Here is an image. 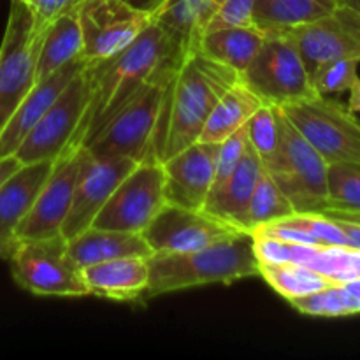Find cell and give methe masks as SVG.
Wrapping results in <instances>:
<instances>
[{"label": "cell", "instance_id": "cell-1", "mask_svg": "<svg viewBox=\"0 0 360 360\" xmlns=\"http://www.w3.org/2000/svg\"><path fill=\"white\" fill-rule=\"evenodd\" d=\"M169 60L183 62L162 28L151 21L125 49L88 63V104L67 150L86 146L104 123L122 108L123 102Z\"/></svg>", "mask_w": 360, "mask_h": 360}, {"label": "cell", "instance_id": "cell-2", "mask_svg": "<svg viewBox=\"0 0 360 360\" xmlns=\"http://www.w3.org/2000/svg\"><path fill=\"white\" fill-rule=\"evenodd\" d=\"M239 79L241 76L236 70L214 62L199 49L185 56L165 88L155 144L157 160L165 162L197 143L217 102Z\"/></svg>", "mask_w": 360, "mask_h": 360}, {"label": "cell", "instance_id": "cell-3", "mask_svg": "<svg viewBox=\"0 0 360 360\" xmlns=\"http://www.w3.org/2000/svg\"><path fill=\"white\" fill-rule=\"evenodd\" d=\"M148 264L150 281L139 302L204 285H229L260 273L253 238L248 232L195 252L155 253Z\"/></svg>", "mask_w": 360, "mask_h": 360}, {"label": "cell", "instance_id": "cell-4", "mask_svg": "<svg viewBox=\"0 0 360 360\" xmlns=\"http://www.w3.org/2000/svg\"><path fill=\"white\" fill-rule=\"evenodd\" d=\"M179 63L181 62L174 60L165 62L150 79L141 84L136 94L123 102L122 108L84 148L97 158L129 157L137 162L157 160L155 144L164 111L165 88Z\"/></svg>", "mask_w": 360, "mask_h": 360}, {"label": "cell", "instance_id": "cell-5", "mask_svg": "<svg viewBox=\"0 0 360 360\" xmlns=\"http://www.w3.org/2000/svg\"><path fill=\"white\" fill-rule=\"evenodd\" d=\"M46 27L48 25L39 23L27 4L11 0L9 18L0 44V132L35 84Z\"/></svg>", "mask_w": 360, "mask_h": 360}, {"label": "cell", "instance_id": "cell-6", "mask_svg": "<svg viewBox=\"0 0 360 360\" xmlns=\"http://www.w3.org/2000/svg\"><path fill=\"white\" fill-rule=\"evenodd\" d=\"M278 108L327 165L360 164V120L347 105L316 94Z\"/></svg>", "mask_w": 360, "mask_h": 360}, {"label": "cell", "instance_id": "cell-7", "mask_svg": "<svg viewBox=\"0 0 360 360\" xmlns=\"http://www.w3.org/2000/svg\"><path fill=\"white\" fill-rule=\"evenodd\" d=\"M7 260L13 280L30 294L56 297L90 295L83 269L67 253L63 236L18 241Z\"/></svg>", "mask_w": 360, "mask_h": 360}, {"label": "cell", "instance_id": "cell-8", "mask_svg": "<svg viewBox=\"0 0 360 360\" xmlns=\"http://www.w3.org/2000/svg\"><path fill=\"white\" fill-rule=\"evenodd\" d=\"M281 111V109H280ZM295 213H322L327 202V162L281 112V146L264 164Z\"/></svg>", "mask_w": 360, "mask_h": 360}, {"label": "cell", "instance_id": "cell-9", "mask_svg": "<svg viewBox=\"0 0 360 360\" xmlns=\"http://www.w3.org/2000/svg\"><path fill=\"white\" fill-rule=\"evenodd\" d=\"M241 81L266 104L285 105L316 95L311 76L294 42L280 30H269Z\"/></svg>", "mask_w": 360, "mask_h": 360}, {"label": "cell", "instance_id": "cell-10", "mask_svg": "<svg viewBox=\"0 0 360 360\" xmlns=\"http://www.w3.org/2000/svg\"><path fill=\"white\" fill-rule=\"evenodd\" d=\"M164 185L165 172L162 162H139L120 181L91 227L141 234L167 204Z\"/></svg>", "mask_w": 360, "mask_h": 360}, {"label": "cell", "instance_id": "cell-11", "mask_svg": "<svg viewBox=\"0 0 360 360\" xmlns=\"http://www.w3.org/2000/svg\"><path fill=\"white\" fill-rule=\"evenodd\" d=\"M86 69L88 63L70 79L55 104L44 112L14 151V157L21 164L56 160L69 148L88 104Z\"/></svg>", "mask_w": 360, "mask_h": 360}, {"label": "cell", "instance_id": "cell-12", "mask_svg": "<svg viewBox=\"0 0 360 360\" xmlns=\"http://www.w3.org/2000/svg\"><path fill=\"white\" fill-rule=\"evenodd\" d=\"M83 56L98 62L132 44L153 21L150 14L134 9L123 0H81L77 6Z\"/></svg>", "mask_w": 360, "mask_h": 360}, {"label": "cell", "instance_id": "cell-13", "mask_svg": "<svg viewBox=\"0 0 360 360\" xmlns=\"http://www.w3.org/2000/svg\"><path fill=\"white\" fill-rule=\"evenodd\" d=\"M143 238L155 253H185L229 241L243 231L207 211L165 204L144 229Z\"/></svg>", "mask_w": 360, "mask_h": 360}, {"label": "cell", "instance_id": "cell-14", "mask_svg": "<svg viewBox=\"0 0 360 360\" xmlns=\"http://www.w3.org/2000/svg\"><path fill=\"white\" fill-rule=\"evenodd\" d=\"M88 158L86 148L65 150L53 164V171L39 192L34 206L18 224L14 238L44 239L62 236V225L72 204L77 178Z\"/></svg>", "mask_w": 360, "mask_h": 360}, {"label": "cell", "instance_id": "cell-15", "mask_svg": "<svg viewBox=\"0 0 360 360\" xmlns=\"http://www.w3.org/2000/svg\"><path fill=\"white\" fill-rule=\"evenodd\" d=\"M301 53L309 76L316 67L330 60L360 62V13L338 6L327 16L311 23L281 28Z\"/></svg>", "mask_w": 360, "mask_h": 360}, {"label": "cell", "instance_id": "cell-16", "mask_svg": "<svg viewBox=\"0 0 360 360\" xmlns=\"http://www.w3.org/2000/svg\"><path fill=\"white\" fill-rule=\"evenodd\" d=\"M139 164L129 157L97 158L88 151V158L77 178L72 204L63 220L60 234L69 241L91 227L94 220L123 178Z\"/></svg>", "mask_w": 360, "mask_h": 360}, {"label": "cell", "instance_id": "cell-17", "mask_svg": "<svg viewBox=\"0 0 360 360\" xmlns=\"http://www.w3.org/2000/svg\"><path fill=\"white\" fill-rule=\"evenodd\" d=\"M217 143L190 144L179 153L162 162L165 172V200L167 204L202 211L214 181Z\"/></svg>", "mask_w": 360, "mask_h": 360}, {"label": "cell", "instance_id": "cell-18", "mask_svg": "<svg viewBox=\"0 0 360 360\" xmlns=\"http://www.w3.org/2000/svg\"><path fill=\"white\" fill-rule=\"evenodd\" d=\"M86 63L90 62L84 60L83 56H79V58L72 60L67 65H63L62 69L49 74L44 79L35 81L34 86L25 95L20 105L14 109V112L7 120L6 125H4L2 132H0V158L14 155V151L23 143L28 132L37 125L39 120L44 116V112L55 104L60 94L65 90L70 79L79 70H83L86 67Z\"/></svg>", "mask_w": 360, "mask_h": 360}, {"label": "cell", "instance_id": "cell-19", "mask_svg": "<svg viewBox=\"0 0 360 360\" xmlns=\"http://www.w3.org/2000/svg\"><path fill=\"white\" fill-rule=\"evenodd\" d=\"M83 276L90 295L139 302L150 281V264L144 257H125L84 267Z\"/></svg>", "mask_w": 360, "mask_h": 360}, {"label": "cell", "instance_id": "cell-20", "mask_svg": "<svg viewBox=\"0 0 360 360\" xmlns=\"http://www.w3.org/2000/svg\"><path fill=\"white\" fill-rule=\"evenodd\" d=\"M264 171H266V167H264L262 160L248 144L241 164L232 172L231 178L220 188L213 190L210 193L204 211L214 214V217L227 221V224L234 225L239 231L246 232L245 220L246 213H248L250 200H252L257 183H259Z\"/></svg>", "mask_w": 360, "mask_h": 360}, {"label": "cell", "instance_id": "cell-21", "mask_svg": "<svg viewBox=\"0 0 360 360\" xmlns=\"http://www.w3.org/2000/svg\"><path fill=\"white\" fill-rule=\"evenodd\" d=\"M224 0H169L153 16L179 60L197 51L207 21Z\"/></svg>", "mask_w": 360, "mask_h": 360}, {"label": "cell", "instance_id": "cell-22", "mask_svg": "<svg viewBox=\"0 0 360 360\" xmlns=\"http://www.w3.org/2000/svg\"><path fill=\"white\" fill-rule=\"evenodd\" d=\"M67 253L77 267L84 269L94 264L125 259V257L150 259L153 250L148 246L143 234L137 232L90 227L67 241Z\"/></svg>", "mask_w": 360, "mask_h": 360}, {"label": "cell", "instance_id": "cell-23", "mask_svg": "<svg viewBox=\"0 0 360 360\" xmlns=\"http://www.w3.org/2000/svg\"><path fill=\"white\" fill-rule=\"evenodd\" d=\"M55 160L21 164L0 183V239H16L18 224L30 211L53 171Z\"/></svg>", "mask_w": 360, "mask_h": 360}, {"label": "cell", "instance_id": "cell-24", "mask_svg": "<svg viewBox=\"0 0 360 360\" xmlns=\"http://www.w3.org/2000/svg\"><path fill=\"white\" fill-rule=\"evenodd\" d=\"M266 35L267 32L259 27L221 28V30L204 32L197 49L213 58L214 62L231 67L241 76L259 53L260 46L266 41Z\"/></svg>", "mask_w": 360, "mask_h": 360}, {"label": "cell", "instance_id": "cell-25", "mask_svg": "<svg viewBox=\"0 0 360 360\" xmlns=\"http://www.w3.org/2000/svg\"><path fill=\"white\" fill-rule=\"evenodd\" d=\"M83 53V37H81L79 18L77 7L60 14L49 21L42 37L41 51L37 60V76L35 81H41L62 69L72 60L79 58Z\"/></svg>", "mask_w": 360, "mask_h": 360}, {"label": "cell", "instance_id": "cell-26", "mask_svg": "<svg viewBox=\"0 0 360 360\" xmlns=\"http://www.w3.org/2000/svg\"><path fill=\"white\" fill-rule=\"evenodd\" d=\"M262 104L264 102L239 79L217 102L202 132H200L199 141L217 144L221 143L229 136L243 129L253 116V112Z\"/></svg>", "mask_w": 360, "mask_h": 360}, {"label": "cell", "instance_id": "cell-27", "mask_svg": "<svg viewBox=\"0 0 360 360\" xmlns=\"http://www.w3.org/2000/svg\"><path fill=\"white\" fill-rule=\"evenodd\" d=\"M253 232L302 245L348 246V239L340 225L323 213H294Z\"/></svg>", "mask_w": 360, "mask_h": 360}, {"label": "cell", "instance_id": "cell-28", "mask_svg": "<svg viewBox=\"0 0 360 360\" xmlns=\"http://www.w3.org/2000/svg\"><path fill=\"white\" fill-rule=\"evenodd\" d=\"M338 7V0H255L253 20L262 30L299 27L327 16Z\"/></svg>", "mask_w": 360, "mask_h": 360}, {"label": "cell", "instance_id": "cell-29", "mask_svg": "<svg viewBox=\"0 0 360 360\" xmlns=\"http://www.w3.org/2000/svg\"><path fill=\"white\" fill-rule=\"evenodd\" d=\"M259 276H262L274 288V292H278L287 301L323 290L336 283L333 278L326 276L311 267L294 262L260 264Z\"/></svg>", "mask_w": 360, "mask_h": 360}, {"label": "cell", "instance_id": "cell-30", "mask_svg": "<svg viewBox=\"0 0 360 360\" xmlns=\"http://www.w3.org/2000/svg\"><path fill=\"white\" fill-rule=\"evenodd\" d=\"M294 213L295 210L290 200H288V197L281 192V188L274 183L269 172L264 171L259 183H257L252 200H250L248 213H246L245 220V231L252 234L257 229L281 220V218L290 217Z\"/></svg>", "mask_w": 360, "mask_h": 360}, {"label": "cell", "instance_id": "cell-31", "mask_svg": "<svg viewBox=\"0 0 360 360\" xmlns=\"http://www.w3.org/2000/svg\"><path fill=\"white\" fill-rule=\"evenodd\" d=\"M292 308L308 316L320 319H341V316L359 315V308L354 297L345 287V283H334L323 290L302 295V297L288 301Z\"/></svg>", "mask_w": 360, "mask_h": 360}, {"label": "cell", "instance_id": "cell-32", "mask_svg": "<svg viewBox=\"0 0 360 360\" xmlns=\"http://www.w3.org/2000/svg\"><path fill=\"white\" fill-rule=\"evenodd\" d=\"M246 136L262 164L273 160L281 146V111L278 105L264 102L246 122Z\"/></svg>", "mask_w": 360, "mask_h": 360}, {"label": "cell", "instance_id": "cell-33", "mask_svg": "<svg viewBox=\"0 0 360 360\" xmlns=\"http://www.w3.org/2000/svg\"><path fill=\"white\" fill-rule=\"evenodd\" d=\"M326 210L360 211V164L340 162L327 165Z\"/></svg>", "mask_w": 360, "mask_h": 360}, {"label": "cell", "instance_id": "cell-34", "mask_svg": "<svg viewBox=\"0 0 360 360\" xmlns=\"http://www.w3.org/2000/svg\"><path fill=\"white\" fill-rule=\"evenodd\" d=\"M304 266L333 278L336 283L357 280L360 278V250L350 246L315 245Z\"/></svg>", "mask_w": 360, "mask_h": 360}, {"label": "cell", "instance_id": "cell-35", "mask_svg": "<svg viewBox=\"0 0 360 360\" xmlns=\"http://www.w3.org/2000/svg\"><path fill=\"white\" fill-rule=\"evenodd\" d=\"M357 60H330L316 67L311 74V83L316 94H343L352 88L359 77Z\"/></svg>", "mask_w": 360, "mask_h": 360}, {"label": "cell", "instance_id": "cell-36", "mask_svg": "<svg viewBox=\"0 0 360 360\" xmlns=\"http://www.w3.org/2000/svg\"><path fill=\"white\" fill-rule=\"evenodd\" d=\"M248 136H246V127L239 129L227 139L218 143L217 148V157H214V181L211 192L220 188L225 181L232 176V172L238 169L241 164L245 151L248 148ZM210 192V193H211Z\"/></svg>", "mask_w": 360, "mask_h": 360}, {"label": "cell", "instance_id": "cell-37", "mask_svg": "<svg viewBox=\"0 0 360 360\" xmlns=\"http://www.w3.org/2000/svg\"><path fill=\"white\" fill-rule=\"evenodd\" d=\"M255 0H224L213 16L207 21L204 32L221 30V28L257 27L253 20Z\"/></svg>", "mask_w": 360, "mask_h": 360}, {"label": "cell", "instance_id": "cell-38", "mask_svg": "<svg viewBox=\"0 0 360 360\" xmlns=\"http://www.w3.org/2000/svg\"><path fill=\"white\" fill-rule=\"evenodd\" d=\"M81 0H35L32 6H28L37 18L39 23L49 25V21L55 20L60 14L67 13L70 9H76Z\"/></svg>", "mask_w": 360, "mask_h": 360}, {"label": "cell", "instance_id": "cell-39", "mask_svg": "<svg viewBox=\"0 0 360 360\" xmlns=\"http://www.w3.org/2000/svg\"><path fill=\"white\" fill-rule=\"evenodd\" d=\"M333 218V217H329ZM340 229L343 231V234L347 236L348 239V246L350 248L360 250V224L359 221H350V220H341V218H333Z\"/></svg>", "mask_w": 360, "mask_h": 360}, {"label": "cell", "instance_id": "cell-40", "mask_svg": "<svg viewBox=\"0 0 360 360\" xmlns=\"http://www.w3.org/2000/svg\"><path fill=\"white\" fill-rule=\"evenodd\" d=\"M125 4H129L134 9L141 11L144 14H150L151 18L169 2V0H123Z\"/></svg>", "mask_w": 360, "mask_h": 360}, {"label": "cell", "instance_id": "cell-41", "mask_svg": "<svg viewBox=\"0 0 360 360\" xmlns=\"http://www.w3.org/2000/svg\"><path fill=\"white\" fill-rule=\"evenodd\" d=\"M21 165V162L18 160L14 155H9V157L0 158V183L4 181L6 178H9L14 171Z\"/></svg>", "mask_w": 360, "mask_h": 360}, {"label": "cell", "instance_id": "cell-42", "mask_svg": "<svg viewBox=\"0 0 360 360\" xmlns=\"http://www.w3.org/2000/svg\"><path fill=\"white\" fill-rule=\"evenodd\" d=\"M348 91H350V98H348L347 108L352 112H355V115H360V77H357V81L352 84V88Z\"/></svg>", "mask_w": 360, "mask_h": 360}, {"label": "cell", "instance_id": "cell-43", "mask_svg": "<svg viewBox=\"0 0 360 360\" xmlns=\"http://www.w3.org/2000/svg\"><path fill=\"white\" fill-rule=\"evenodd\" d=\"M323 214L333 218H341V220H350V221H359L360 224V211H338V210H326L322 211Z\"/></svg>", "mask_w": 360, "mask_h": 360}, {"label": "cell", "instance_id": "cell-44", "mask_svg": "<svg viewBox=\"0 0 360 360\" xmlns=\"http://www.w3.org/2000/svg\"><path fill=\"white\" fill-rule=\"evenodd\" d=\"M18 239H0V259H9Z\"/></svg>", "mask_w": 360, "mask_h": 360}, {"label": "cell", "instance_id": "cell-45", "mask_svg": "<svg viewBox=\"0 0 360 360\" xmlns=\"http://www.w3.org/2000/svg\"><path fill=\"white\" fill-rule=\"evenodd\" d=\"M338 6L350 7V9H355L360 13V0H338Z\"/></svg>", "mask_w": 360, "mask_h": 360}, {"label": "cell", "instance_id": "cell-46", "mask_svg": "<svg viewBox=\"0 0 360 360\" xmlns=\"http://www.w3.org/2000/svg\"><path fill=\"white\" fill-rule=\"evenodd\" d=\"M21 2H25V4H27V6H32V4H34L35 0H21Z\"/></svg>", "mask_w": 360, "mask_h": 360}]
</instances>
